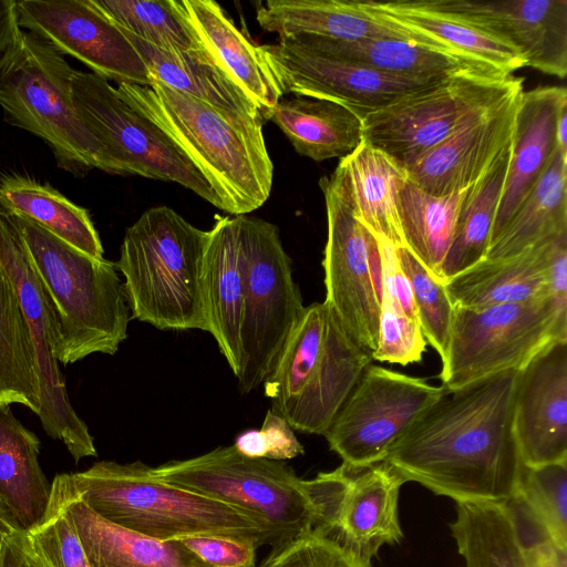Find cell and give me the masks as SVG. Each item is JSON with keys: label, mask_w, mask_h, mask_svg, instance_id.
<instances>
[{"label": "cell", "mask_w": 567, "mask_h": 567, "mask_svg": "<svg viewBox=\"0 0 567 567\" xmlns=\"http://www.w3.org/2000/svg\"><path fill=\"white\" fill-rule=\"evenodd\" d=\"M517 370L447 391L391 445L383 462L404 483L463 502H505L523 463L514 432Z\"/></svg>", "instance_id": "6da1fadb"}, {"label": "cell", "mask_w": 567, "mask_h": 567, "mask_svg": "<svg viewBox=\"0 0 567 567\" xmlns=\"http://www.w3.org/2000/svg\"><path fill=\"white\" fill-rule=\"evenodd\" d=\"M117 90L190 161L225 212L239 216L265 204L274 165L260 118L215 106L156 80L150 86L121 83Z\"/></svg>", "instance_id": "7a4b0ae2"}, {"label": "cell", "mask_w": 567, "mask_h": 567, "mask_svg": "<svg viewBox=\"0 0 567 567\" xmlns=\"http://www.w3.org/2000/svg\"><path fill=\"white\" fill-rule=\"evenodd\" d=\"M70 476L79 496L94 513L151 538L223 536L249 542L257 548L280 544L274 530L256 515L163 482L141 461L96 462Z\"/></svg>", "instance_id": "3957f363"}, {"label": "cell", "mask_w": 567, "mask_h": 567, "mask_svg": "<svg viewBox=\"0 0 567 567\" xmlns=\"http://www.w3.org/2000/svg\"><path fill=\"white\" fill-rule=\"evenodd\" d=\"M8 216L45 295L58 362L114 354L131 318L116 264L84 254L25 217Z\"/></svg>", "instance_id": "277c9868"}, {"label": "cell", "mask_w": 567, "mask_h": 567, "mask_svg": "<svg viewBox=\"0 0 567 567\" xmlns=\"http://www.w3.org/2000/svg\"><path fill=\"white\" fill-rule=\"evenodd\" d=\"M208 236L167 206L148 208L126 229L116 267L132 318L159 330L207 332L203 268Z\"/></svg>", "instance_id": "5b68a950"}, {"label": "cell", "mask_w": 567, "mask_h": 567, "mask_svg": "<svg viewBox=\"0 0 567 567\" xmlns=\"http://www.w3.org/2000/svg\"><path fill=\"white\" fill-rule=\"evenodd\" d=\"M371 361L329 305L311 303L262 383L270 411L296 431L324 435Z\"/></svg>", "instance_id": "8992f818"}, {"label": "cell", "mask_w": 567, "mask_h": 567, "mask_svg": "<svg viewBox=\"0 0 567 567\" xmlns=\"http://www.w3.org/2000/svg\"><path fill=\"white\" fill-rule=\"evenodd\" d=\"M152 473L163 482L256 515L274 530L279 545L321 528L311 480L298 477L282 461L250 458L230 445L171 461L152 467Z\"/></svg>", "instance_id": "52a82bcc"}, {"label": "cell", "mask_w": 567, "mask_h": 567, "mask_svg": "<svg viewBox=\"0 0 567 567\" xmlns=\"http://www.w3.org/2000/svg\"><path fill=\"white\" fill-rule=\"evenodd\" d=\"M74 69L47 41L23 31L21 47L0 79L4 120L48 144L59 168L76 177L97 168L100 147L72 99Z\"/></svg>", "instance_id": "ba28073f"}, {"label": "cell", "mask_w": 567, "mask_h": 567, "mask_svg": "<svg viewBox=\"0 0 567 567\" xmlns=\"http://www.w3.org/2000/svg\"><path fill=\"white\" fill-rule=\"evenodd\" d=\"M72 99L99 144V169L175 182L224 210L218 195L182 151L106 79L74 69Z\"/></svg>", "instance_id": "9c48e42d"}, {"label": "cell", "mask_w": 567, "mask_h": 567, "mask_svg": "<svg viewBox=\"0 0 567 567\" xmlns=\"http://www.w3.org/2000/svg\"><path fill=\"white\" fill-rule=\"evenodd\" d=\"M238 219L246 282L236 378L247 394L272 371L306 307L277 226L245 215Z\"/></svg>", "instance_id": "30bf717a"}, {"label": "cell", "mask_w": 567, "mask_h": 567, "mask_svg": "<svg viewBox=\"0 0 567 567\" xmlns=\"http://www.w3.org/2000/svg\"><path fill=\"white\" fill-rule=\"evenodd\" d=\"M567 340V307L551 296L472 309L454 306L439 374L447 391L518 370L553 341Z\"/></svg>", "instance_id": "8fae6325"}, {"label": "cell", "mask_w": 567, "mask_h": 567, "mask_svg": "<svg viewBox=\"0 0 567 567\" xmlns=\"http://www.w3.org/2000/svg\"><path fill=\"white\" fill-rule=\"evenodd\" d=\"M519 89L523 79L513 75L457 72L363 115V140L405 167Z\"/></svg>", "instance_id": "7c38bea8"}, {"label": "cell", "mask_w": 567, "mask_h": 567, "mask_svg": "<svg viewBox=\"0 0 567 567\" xmlns=\"http://www.w3.org/2000/svg\"><path fill=\"white\" fill-rule=\"evenodd\" d=\"M446 389L369 365L323 435L351 468L383 462L391 445Z\"/></svg>", "instance_id": "4fadbf2b"}, {"label": "cell", "mask_w": 567, "mask_h": 567, "mask_svg": "<svg viewBox=\"0 0 567 567\" xmlns=\"http://www.w3.org/2000/svg\"><path fill=\"white\" fill-rule=\"evenodd\" d=\"M324 196L328 234L323 251L326 299L352 339L371 353L378 343L381 265L378 240L330 186Z\"/></svg>", "instance_id": "5bb4252c"}, {"label": "cell", "mask_w": 567, "mask_h": 567, "mask_svg": "<svg viewBox=\"0 0 567 567\" xmlns=\"http://www.w3.org/2000/svg\"><path fill=\"white\" fill-rule=\"evenodd\" d=\"M312 481L320 533L347 551L371 561L382 546L403 539L398 507L404 482L384 462L363 468L342 463Z\"/></svg>", "instance_id": "9a60e30c"}, {"label": "cell", "mask_w": 567, "mask_h": 567, "mask_svg": "<svg viewBox=\"0 0 567 567\" xmlns=\"http://www.w3.org/2000/svg\"><path fill=\"white\" fill-rule=\"evenodd\" d=\"M0 265L19 298L35 354L41 409L39 417L49 436L61 441L75 462L96 456L87 425L71 405L58 360L51 313L42 286L23 241L7 213L0 209Z\"/></svg>", "instance_id": "2e32d148"}, {"label": "cell", "mask_w": 567, "mask_h": 567, "mask_svg": "<svg viewBox=\"0 0 567 567\" xmlns=\"http://www.w3.org/2000/svg\"><path fill=\"white\" fill-rule=\"evenodd\" d=\"M259 49L282 95L291 93L336 102L362 117L433 83L386 74L344 60L311 45L299 34L281 35L277 43L262 44Z\"/></svg>", "instance_id": "e0dca14e"}, {"label": "cell", "mask_w": 567, "mask_h": 567, "mask_svg": "<svg viewBox=\"0 0 567 567\" xmlns=\"http://www.w3.org/2000/svg\"><path fill=\"white\" fill-rule=\"evenodd\" d=\"M19 25L92 73L117 84L150 86L152 79L125 30L94 0H16Z\"/></svg>", "instance_id": "ac0fdd59"}, {"label": "cell", "mask_w": 567, "mask_h": 567, "mask_svg": "<svg viewBox=\"0 0 567 567\" xmlns=\"http://www.w3.org/2000/svg\"><path fill=\"white\" fill-rule=\"evenodd\" d=\"M513 422L524 466L567 463V340L550 342L517 370Z\"/></svg>", "instance_id": "d6986e66"}, {"label": "cell", "mask_w": 567, "mask_h": 567, "mask_svg": "<svg viewBox=\"0 0 567 567\" xmlns=\"http://www.w3.org/2000/svg\"><path fill=\"white\" fill-rule=\"evenodd\" d=\"M523 89L475 114L404 168L408 178L432 195L474 185L512 141Z\"/></svg>", "instance_id": "ffe728a7"}, {"label": "cell", "mask_w": 567, "mask_h": 567, "mask_svg": "<svg viewBox=\"0 0 567 567\" xmlns=\"http://www.w3.org/2000/svg\"><path fill=\"white\" fill-rule=\"evenodd\" d=\"M425 3L451 13L515 48L526 66L564 79L567 73V0Z\"/></svg>", "instance_id": "44dd1931"}, {"label": "cell", "mask_w": 567, "mask_h": 567, "mask_svg": "<svg viewBox=\"0 0 567 567\" xmlns=\"http://www.w3.org/2000/svg\"><path fill=\"white\" fill-rule=\"evenodd\" d=\"M364 3L400 28L409 40L456 56L486 73L509 76L526 66L524 56L515 48L425 1Z\"/></svg>", "instance_id": "7402d4cb"}, {"label": "cell", "mask_w": 567, "mask_h": 567, "mask_svg": "<svg viewBox=\"0 0 567 567\" xmlns=\"http://www.w3.org/2000/svg\"><path fill=\"white\" fill-rule=\"evenodd\" d=\"M566 104L567 91L563 86H543L522 93L509 165L489 244L539 181L557 152L556 123Z\"/></svg>", "instance_id": "603a6c76"}, {"label": "cell", "mask_w": 567, "mask_h": 567, "mask_svg": "<svg viewBox=\"0 0 567 567\" xmlns=\"http://www.w3.org/2000/svg\"><path fill=\"white\" fill-rule=\"evenodd\" d=\"M332 189L352 215L377 238L405 247L398 213V195L408 179L392 156L362 141L342 157L330 177Z\"/></svg>", "instance_id": "cb8c5ba5"}, {"label": "cell", "mask_w": 567, "mask_h": 567, "mask_svg": "<svg viewBox=\"0 0 567 567\" xmlns=\"http://www.w3.org/2000/svg\"><path fill=\"white\" fill-rule=\"evenodd\" d=\"M208 233L203 268L207 332L214 337L237 377L241 364L240 330L246 282L238 216H216Z\"/></svg>", "instance_id": "d4e9b609"}, {"label": "cell", "mask_w": 567, "mask_h": 567, "mask_svg": "<svg viewBox=\"0 0 567 567\" xmlns=\"http://www.w3.org/2000/svg\"><path fill=\"white\" fill-rule=\"evenodd\" d=\"M66 513L89 567H212L177 540H158L112 524L79 496L70 474H60Z\"/></svg>", "instance_id": "484cf974"}, {"label": "cell", "mask_w": 567, "mask_h": 567, "mask_svg": "<svg viewBox=\"0 0 567 567\" xmlns=\"http://www.w3.org/2000/svg\"><path fill=\"white\" fill-rule=\"evenodd\" d=\"M178 3L203 49L251 100L264 121H268L282 94L259 45L237 29L217 2L178 0Z\"/></svg>", "instance_id": "4316f807"}, {"label": "cell", "mask_w": 567, "mask_h": 567, "mask_svg": "<svg viewBox=\"0 0 567 567\" xmlns=\"http://www.w3.org/2000/svg\"><path fill=\"white\" fill-rule=\"evenodd\" d=\"M256 20L261 29L279 37L306 33L343 41L409 40L400 28L359 1L268 0L257 8Z\"/></svg>", "instance_id": "83f0119b"}, {"label": "cell", "mask_w": 567, "mask_h": 567, "mask_svg": "<svg viewBox=\"0 0 567 567\" xmlns=\"http://www.w3.org/2000/svg\"><path fill=\"white\" fill-rule=\"evenodd\" d=\"M40 441L0 405V503L19 530L35 526L44 516L51 484L39 464Z\"/></svg>", "instance_id": "f1b7e54d"}, {"label": "cell", "mask_w": 567, "mask_h": 567, "mask_svg": "<svg viewBox=\"0 0 567 567\" xmlns=\"http://www.w3.org/2000/svg\"><path fill=\"white\" fill-rule=\"evenodd\" d=\"M269 120L281 130L297 153L317 162L342 158L363 141L362 115L327 100L280 99Z\"/></svg>", "instance_id": "f546056e"}, {"label": "cell", "mask_w": 567, "mask_h": 567, "mask_svg": "<svg viewBox=\"0 0 567 567\" xmlns=\"http://www.w3.org/2000/svg\"><path fill=\"white\" fill-rule=\"evenodd\" d=\"M548 239L512 258L483 259L446 280L453 305L478 309L550 296L545 276Z\"/></svg>", "instance_id": "4dcf8cb0"}, {"label": "cell", "mask_w": 567, "mask_h": 567, "mask_svg": "<svg viewBox=\"0 0 567 567\" xmlns=\"http://www.w3.org/2000/svg\"><path fill=\"white\" fill-rule=\"evenodd\" d=\"M125 32L144 60L152 80L215 106L265 122L251 100L207 51L163 50Z\"/></svg>", "instance_id": "1f68e13d"}, {"label": "cell", "mask_w": 567, "mask_h": 567, "mask_svg": "<svg viewBox=\"0 0 567 567\" xmlns=\"http://www.w3.org/2000/svg\"><path fill=\"white\" fill-rule=\"evenodd\" d=\"M311 45L360 65L417 82H434L457 72L486 73L447 53L396 38L357 41L298 33ZM502 76V75H499Z\"/></svg>", "instance_id": "d6a6232c"}, {"label": "cell", "mask_w": 567, "mask_h": 567, "mask_svg": "<svg viewBox=\"0 0 567 567\" xmlns=\"http://www.w3.org/2000/svg\"><path fill=\"white\" fill-rule=\"evenodd\" d=\"M0 209L25 217L93 258L103 246L89 212L70 202L50 184L21 174L0 177Z\"/></svg>", "instance_id": "836d02e7"}, {"label": "cell", "mask_w": 567, "mask_h": 567, "mask_svg": "<svg viewBox=\"0 0 567 567\" xmlns=\"http://www.w3.org/2000/svg\"><path fill=\"white\" fill-rule=\"evenodd\" d=\"M567 233V157L558 152L489 244L485 259H506Z\"/></svg>", "instance_id": "e575fe53"}, {"label": "cell", "mask_w": 567, "mask_h": 567, "mask_svg": "<svg viewBox=\"0 0 567 567\" xmlns=\"http://www.w3.org/2000/svg\"><path fill=\"white\" fill-rule=\"evenodd\" d=\"M451 535L465 567H533L505 502L456 503Z\"/></svg>", "instance_id": "d590c367"}, {"label": "cell", "mask_w": 567, "mask_h": 567, "mask_svg": "<svg viewBox=\"0 0 567 567\" xmlns=\"http://www.w3.org/2000/svg\"><path fill=\"white\" fill-rule=\"evenodd\" d=\"M512 141L465 193L455 233L439 269L442 282L485 259L511 158Z\"/></svg>", "instance_id": "8d00e7d4"}, {"label": "cell", "mask_w": 567, "mask_h": 567, "mask_svg": "<svg viewBox=\"0 0 567 567\" xmlns=\"http://www.w3.org/2000/svg\"><path fill=\"white\" fill-rule=\"evenodd\" d=\"M468 188L437 196L408 178L399 192L398 213L405 247L436 278Z\"/></svg>", "instance_id": "74e56055"}, {"label": "cell", "mask_w": 567, "mask_h": 567, "mask_svg": "<svg viewBox=\"0 0 567 567\" xmlns=\"http://www.w3.org/2000/svg\"><path fill=\"white\" fill-rule=\"evenodd\" d=\"M41 409L38 367L19 298L0 265V405Z\"/></svg>", "instance_id": "f35d334b"}, {"label": "cell", "mask_w": 567, "mask_h": 567, "mask_svg": "<svg viewBox=\"0 0 567 567\" xmlns=\"http://www.w3.org/2000/svg\"><path fill=\"white\" fill-rule=\"evenodd\" d=\"M120 27L163 50H204L178 0H94Z\"/></svg>", "instance_id": "ab89813d"}, {"label": "cell", "mask_w": 567, "mask_h": 567, "mask_svg": "<svg viewBox=\"0 0 567 567\" xmlns=\"http://www.w3.org/2000/svg\"><path fill=\"white\" fill-rule=\"evenodd\" d=\"M30 567H89L78 532L66 513L64 487L56 475L51 484L48 509L42 519L18 532Z\"/></svg>", "instance_id": "60d3db41"}, {"label": "cell", "mask_w": 567, "mask_h": 567, "mask_svg": "<svg viewBox=\"0 0 567 567\" xmlns=\"http://www.w3.org/2000/svg\"><path fill=\"white\" fill-rule=\"evenodd\" d=\"M556 545L567 549V463L523 465L511 498Z\"/></svg>", "instance_id": "b9f144b4"}, {"label": "cell", "mask_w": 567, "mask_h": 567, "mask_svg": "<svg viewBox=\"0 0 567 567\" xmlns=\"http://www.w3.org/2000/svg\"><path fill=\"white\" fill-rule=\"evenodd\" d=\"M396 256L412 287L423 337L444 361L454 313V305L444 282L434 277L406 247H398Z\"/></svg>", "instance_id": "7bdbcfd3"}, {"label": "cell", "mask_w": 567, "mask_h": 567, "mask_svg": "<svg viewBox=\"0 0 567 567\" xmlns=\"http://www.w3.org/2000/svg\"><path fill=\"white\" fill-rule=\"evenodd\" d=\"M426 341L420 324L395 306L382 292L378 329V343L372 360L406 365L419 362Z\"/></svg>", "instance_id": "ee69618b"}, {"label": "cell", "mask_w": 567, "mask_h": 567, "mask_svg": "<svg viewBox=\"0 0 567 567\" xmlns=\"http://www.w3.org/2000/svg\"><path fill=\"white\" fill-rule=\"evenodd\" d=\"M259 567H372L315 530L272 548Z\"/></svg>", "instance_id": "f6af8a7d"}, {"label": "cell", "mask_w": 567, "mask_h": 567, "mask_svg": "<svg viewBox=\"0 0 567 567\" xmlns=\"http://www.w3.org/2000/svg\"><path fill=\"white\" fill-rule=\"evenodd\" d=\"M184 546L212 567H254L257 547L246 540L223 536H190Z\"/></svg>", "instance_id": "bcb514c9"}, {"label": "cell", "mask_w": 567, "mask_h": 567, "mask_svg": "<svg viewBox=\"0 0 567 567\" xmlns=\"http://www.w3.org/2000/svg\"><path fill=\"white\" fill-rule=\"evenodd\" d=\"M377 240L381 265L382 292H384L408 318L419 323L412 287L408 276L399 264L396 247L381 238H377Z\"/></svg>", "instance_id": "7dc6e473"}, {"label": "cell", "mask_w": 567, "mask_h": 567, "mask_svg": "<svg viewBox=\"0 0 567 567\" xmlns=\"http://www.w3.org/2000/svg\"><path fill=\"white\" fill-rule=\"evenodd\" d=\"M508 504L533 567H567V549L559 547L514 502Z\"/></svg>", "instance_id": "c3c4849f"}, {"label": "cell", "mask_w": 567, "mask_h": 567, "mask_svg": "<svg viewBox=\"0 0 567 567\" xmlns=\"http://www.w3.org/2000/svg\"><path fill=\"white\" fill-rule=\"evenodd\" d=\"M266 446V458L274 461L291 460L305 453L303 446L295 435L293 429L288 422L268 411L260 429Z\"/></svg>", "instance_id": "681fc988"}, {"label": "cell", "mask_w": 567, "mask_h": 567, "mask_svg": "<svg viewBox=\"0 0 567 567\" xmlns=\"http://www.w3.org/2000/svg\"><path fill=\"white\" fill-rule=\"evenodd\" d=\"M545 276L550 296L567 307V233L546 241Z\"/></svg>", "instance_id": "f907efd6"}, {"label": "cell", "mask_w": 567, "mask_h": 567, "mask_svg": "<svg viewBox=\"0 0 567 567\" xmlns=\"http://www.w3.org/2000/svg\"><path fill=\"white\" fill-rule=\"evenodd\" d=\"M22 34L16 0H0V79L19 52Z\"/></svg>", "instance_id": "816d5d0a"}, {"label": "cell", "mask_w": 567, "mask_h": 567, "mask_svg": "<svg viewBox=\"0 0 567 567\" xmlns=\"http://www.w3.org/2000/svg\"><path fill=\"white\" fill-rule=\"evenodd\" d=\"M236 450L250 458H266L267 446L260 430L250 429L241 432L235 439Z\"/></svg>", "instance_id": "f5cc1de1"}, {"label": "cell", "mask_w": 567, "mask_h": 567, "mask_svg": "<svg viewBox=\"0 0 567 567\" xmlns=\"http://www.w3.org/2000/svg\"><path fill=\"white\" fill-rule=\"evenodd\" d=\"M18 532L9 534L2 544L0 567H30L21 547Z\"/></svg>", "instance_id": "db71d44e"}, {"label": "cell", "mask_w": 567, "mask_h": 567, "mask_svg": "<svg viewBox=\"0 0 567 567\" xmlns=\"http://www.w3.org/2000/svg\"><path fill=\"white\" fill-rule=\"evenodd\" d=\"M556 148L559 154L567 157V104L561 107L557 118Z\"/></svg>", "instance_id": "11a10c76"}, {"label": "cell", "mask_w": 567, "mask_h": 567, "mask_svg": "<svg viewBox=\"0 0 567 567\" xmlns=\"http://www.w3.org/2000/svg\"><path fill=\"white\" fill-rule=\"evenodd\" d=\"M16 530H19L18 527L0 503V554L4 538Z\"/></svg>", "instance_id": "9f6ffc18"}]
</instances>
